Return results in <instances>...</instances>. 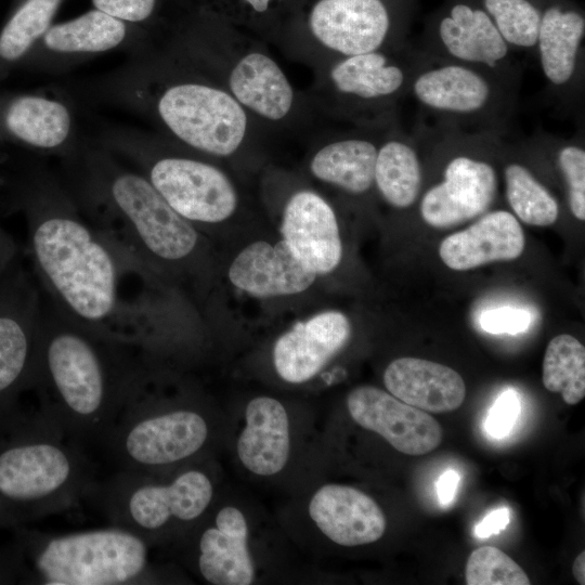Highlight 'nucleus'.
I'll return each mask as SVG.
<instances>
[{
	"label": "nucleus",
	"mask_w": 585,
	"mask_h": 585,
	"mask_svg": "<svg viewBox=\"0 0 585 585\" xmlns=\"http://www.w3.org/2000/svg\"><path fill=\"white\" fill-rule=\"evenodd\" d=\"M504 180L508 204L522 222L535 226L556 222L557 199L528 167L517 161L507 164Z\"/></svg>",
	"instance_id": "33"
},
{
	"label": "nucleus",
	"mask_w": 585,
	"mask_h": 585,
	"mask_svg": "<svg viewBox=\"0 0 585 585\" xmlns=\"http://www.w3.org/2000/svg\"><path fill=\"white\" fill-rule=\"evenodd\" d=\"M585 20L575 10L551 5L542 12L536 52L545 79L559 91L571 89L581 72Z\"/></svg>",
	"instance_id": "29"
},
{
	"label": "nucleus",
	"mask_w": 585,
	"mask_h": 585,
	"mask_svg": "<svg viewBox=\"0 0 585 585\" xmlns=\"http://www.w3.org/2000/svg\"><path fill=\"white\" fill-rule=\"evenodd\" d=\"M3 185L10 210L25 220L27 252L42 292L88 328L143 354L157 352L150 288L160 278L92 224L47 168L18 169Z\"/></svg>",
	"instance_id": "1"
},
{
	"label": "nucleus",
	"mask_w": 585,
	"mask_h": 585,
	"mask_svg": "<svg viewBox=\"0 0 585 585\" xmlns=\"http://www.w3.org/2000/svg\"><path fill=\"white\" fill-rule=\"evenodd\" d=\"M510 521V510L500 507L490 511L477 525L474 533L480 538H487L491 535L498 534Z\"/></svg>",
	"instance_id": "41"
},
{
	"label": "nucleus",
	"mask_w": 585,
	"mask_h": 585,
	"mask_svg": "<svg viewBox=\"0 0 585 585\" xmlns=\"http://www.w3.org/2000/svg\"><path fill=\"white\" fill-rule=\"evenodd\" d=\"M151 49V30L92 8L54 23L20 67L58 73L108 52L125 50L136 55Z\"/></svg>",
	"instance_id": "18"
},
{
	"label": "nucleus",
	"mask_w": 585,
	"mask_h": 585,
	"mask_svg": "<svg viewBox=\"0 0 585 585\" xmlns=\"http://www.w3.org/2000/svg\"><path fill=\"white\" fill-rule=\"evenodd\" d=\"M496 192L494 167L486 160L458 154L446 164L443 180L421 197L420 214L430 226H454L485 213Z\"/></svg>",
	"instance_id": "23"
},
{
	"label": "nucleus",
	"mask_w": 585,
	"mask_h": 585,
	"mask_svg": "<svg viewBox=\"0 0 585 585\" xmlns=\"http://www.w3.org/2000/svg\"><path fill=\"white\" fill-rule=\"evenodd\" d=\"M68 186L84 217L160 280L202 276L203 233L181 217L135 169L96 143L67 160Z\"/></svg>",
	"instance_id": "4"
},
{
	"label": "nucleus",
	"mask_w": 585,
	"mask_h": 585,
	"mask_svg": "<svg viewBox=\"0 0 585 585\" xmlns=\"http://www.w3.org/2000/svg\"><path fill=\"white\" fill-rule=\"evenodd\" d=\"M99 92L170 141L220 162L252 151L265 136L222 86L164 47L136 54L106 76Z\"/></svg>",
	"instance_id": "3"
},
{
	"label": "nucleus",
	"mask_w": 585,
	"mask_h": 585,
	"mask_svg": "<svg viewBox=\"0 0 585 585\" xmlns=\"http://www.w3.org/2000/svg\"><path fill=\"white\" fill-rule=\"evenodd\" d=\"M252 502L221 487L207 514L172 549L210 585H251L276 572L284 535Z\"/></svg>",
	"instance_id": "12"
},
{
	"label": "nucleus",
	"mask_w": 585,
	"mask_h": 585,
	"mask_svg": "<svg viewBox=\"0 0 585 585\" xmlns=\"http://www.w3.org/2000/svg\"><path fill=\"white\" fill-rule=\"evenodd\" d=\"M26 567L17 544L0 546V585L24 584Z\"/></svg>",
	"instance_id": "40"
},
{
	"label": "nucleus",
	"mask_w": 585,
	"mask_h": 585,
	"mask_svg": "<svg viewBox=\"0 0 585 585\" xmlns=\"http://www.w3.org/2000/svg\"><path fill=\"white\" fill-rule=\"evenodd\" d=\"M87 451L39 410H21L0 431V529L86 502L99 479Z\"/></svg>",
	"instance_id": "6"
},
{
	"label": "nucleus",
	"mask_w": 585,
	"mask_h": 585,
	"mask_svg": "<svg viewBox=\"0 0 585 585\" xmlns=\"http://www.w3.org/2000/svg\"><path fill=\"white\" fill-rule=\"evenodd\" d=\"M351 323L337 310H325L296 322L277 336L271 347V366L288 386L314 381L346 348Z\"/></svg>",
	"instance_id": "20"
},
{
	"label": "nucleus",
	"mask_w": 585,
	"mask_h": 585,
	"mask_svg": "<svg viewBox=\"0 0 585 585\" xmlns=\"http://www.w3.org/2000/svg\"><path fill=\"white\" fill-rule=\"evenodd\" d=\"M529 311L512 307H502L484 311L480 317L483 330L491 334H518L528 329L531 323Z\"/></svg>",
	"instance_id": "39"
},
{
	"label": "nucleus",
	"mask_w": 585,
	"mask_h": 585,
	"mask_svg": "<svg viewBox=\"0 0 585 585\" xmlns=\"http://www.w3.org/2000/svg\"><path fill=\"white\" fill-rule=\"evenodd\" d=\"M248 480L295 494L321 474V429L313 414L266 393L227 417L225 442Z\"/></svg>",
	"instance_id": "11"
},
{
	"label": "nucleus",
	"mask_w": 585,
	"mask_h": 585,
	"mask_svg": "<svg viewBox=\"0 0 585 585\" xmlns=\"http://www.w3.org/2000/svg\"><path fill=\"white\" fill-rule=\"evenodd\" d=\"M521 411L519 394L514 389L502 392L489 410L484 429L493 438L509 434Z\"/></svg>",
	"instance_id": "38"
},
{
	"label": "nucleus",
	"mask_w": 585,
	"mask_h": 585,
	"mask_svg": "<svg viewBox=\"0 0 585 585\" xmlns=\"http://www.w3.org/2000/svg\"><path fill=\"white\" fill-rule=\"evenodd\" d=\"M468 585H529L524 570L507 554L493 546L474 549L465 569Z\"/></svg>",
	"instance_id": "35"
},
{
	"label": "nucleus",
	"mask_w": 585,
	"mask_h": 585,
	"mask_svg": "<svg viewBox=\"0 0 585 585\" xmlns=\"http://www.w3.org/2000/svg\"><path fill=\"white\" fill-rule=\"evenodd\" d=\"M26 567L24 584L128 585L170 581L150 559L152 547L116 526L51 534L21 526L12 530Z\"/></svg>",
	"instance_id": "10"
},
{
	"label": "nucleus",
	"mask_w": 585,
	"mask_h": 585,
	"mask_svg": "<svg viewBox=\"0 0 585 585\" xmlns=\"http://www.w3.org/2000/svg\"><path fill=\"white\" fill-rule=\"evenodd\" d=\"M226 276L233 287L257 299L299 295L318 277L295 257L282 238L258 239L246 245L229 264Z\"/></svg>",
	"instance_id": "25"
},
{
	"label": "nucleus",
	"mask_w": 585,
	"mask_h": 585,
	"mask_svg": "<svg viewBox=\"0 0 585 585\" xmlns=\"http://www.w3.org/2000/svg\"><path fill=\"white\" fill-rule=\"evenodd\" d=\"M459 480V473L452 469L446 470L440 476L437 482V493L442 506L450 505L453 502Z\"/></svg>",
	"instance_id": "42"
},
{
	"label": "nucleus",
	"mask_w": 585,
	"mask_h": 585,
	"mask_svg": "<svg viewBox=\"0 0 585 585\" xmlns=\"http://www.w3.org/2000/svg\"><path fill=\"white\" fill-rule=\"evenodd\" d=\"M40 308L39 284L18 256L0 276V431L29 390Z\"/></svg>",
	"instance_id": "17"
},
{
	"label": "nucleus",
	"mask_w": 585,
	"mask_h": 585,
	"mask_svg": "<svg viewBox=\"0 0 585 585\" xmlns=\"http://www.w3.org/2000/svg\"><path fill=\"white\" fill-rule=\"evenodd\" d=\"M145 360L134 348L62 312L41 290L28 391L38 410L70 440L100 446L114 426Z\"/></svg>",
	"instance_id": "2"
},
{
	"label": "nucleus",
	"mask_w": 585,
	"mask_h": 585,
	"mask_svg": "<svg viewBox=\"0 0 585 585\" xmlns=\"http://www.w3.org/2000/svg\"><path fill=\"white\" fill-rule=\"evenodd\" d=\"M20 256V249L9 232L0 225V276Z\"/></svg>",
	"instance_id": "43"
},
{
	"label": "nucleus",
	"mask_w": 585,
	"mask_h": 585,
	"mask_svg": "<svg viewBox=\"0 0 585 585\" xmlns=\"http://www.w3.org/2000/svg\"><path fill=\"white\" fill-rule=\"evenodd\" d=\"M483 9L511 49H535L542 11L530 0H483Z\"/></svg>",
	"instance_id": "34"
},
{
	"label": "nucleus",
	"mask_w": 585,
	"mask_h": 585,
	"mask_svg": "<svg viewBox=\"0 0 585 585\" xmlns=\"http://www.w3.org/2000/svg\"><path fill=\"white\" fill-rule=\"evenodd\" d=\"M572 573L578 584H585V552L577 555L572 563Z\"/></svg>",
	"instance_id": "45"
},
{
	"label": "nucleus",
	"mask_w": 585,
	"mask_h": 585,
	"mask_svg": "<svg viewBox=\"0 0 585 585\" xmlns=\"http://www.w3.org/2000/svg\"><path fill=\"white\" fill-rule=\"evenodd\" d=\"M422 55L401 46L328 61L313 68L315 79L306 96L327 118L389 127Z\"/></svg>",
	"instance_id": "13"
},
{
	"label": "nucleus",
	"mask_w": 585,
	"mask_h": 585,
	"mask_svg": "<svg viewBox=\"0 0 585 585\" xmlns=\"http://www.w3.org/2000/svg\"><path fill=\"white\" fill-rule=\"evenodd\" d=\"M307 34L282 49L312 68L328 61L401 47L384 0H316L307 16Z\"/></svg>",
	"instance_id": "16"
},
{
	"label": "nucleus",
	"mask_w": 585,
	"mask_h": 585,
	"mask_svg": "<svg viewBox=\"0 0 585 585\" xmlns=\"http://www.w3.org/2000/svg\"><path fill=\"white\" fill-rule=\"evenodd\" d=\"M165 364L145 363L100 446L115 470L166 474L214 457L227 416Z\"/></svg>",
	"instance_id": "5"
},
{
	"label": "nucleus",
	"mask_w": 585,
	"mask_h": 585,
	"mask_svg": "<svg viewBox=\"0 0 585 585\" xmlns=\"http://www.w3.org/2000/svg\"><path fill=\"white\" fill-rule=\"evenodd\" d=\"M0 142L66 160L74 158L81 145L73 107L48 92L0 91Z\"/></svg>",
	"instance_id": "19"
},
{
	"label": "nucleus",
	"mask_w": 585,
	"mask_h": 585,
	"mask_svg": "<svg viewBox=\"0 0 585 585\" xmlns=\"http://www.w3.org/2000/svg\"><path fill=\"white\" fill-rule=\"evenodd\" d=\"M543 385L560 393L569 405L584 399L585 348L575 337L562 334L549 341L543 360Z\"/></svg>",
	"instance_id": "32"
},
{
	"label": "nucleus",
	"mask_w": 585,
	"mask_h": 585,
	"mask_svg": "<svg viewBox=\"0 0 585 585\" xmlns=\"http://www.w3.org/2000/svg\"><path fill=\"white\" fill-rule=\"evenodd\" d=\"M386 128L356 127L335 133L313 146L307 170L315 181L350 195L374 187L378 146Z\"/></svg>",
	"instance_id": "26"
},
{
	"label": "nucleus",
	"mask_w": 585,
	"mask_h": 585,
	"mask_svg": "<svg viewBox=\"0 0 585 585\" xmlns=\"http://www.w3.org/2000/svg\"><path fill=\"white\" fill-rule=\"evenodd\" d=\"M280 231L295 257L317 276L335 271L342 242L334 207L318 191L300 186L282 205Z\"/></svg>",
	"instance_id": "22"
},
{
	"label": "nucleus",
	"mask_w": 585,
	"mask_h": 585,
	"mask_svg": "<svg viewBox=\"0 0 585 585\" xmlns=\"http://www.w3.org/2000/svg\"><path fill=\"white\" fill-rule=\"evenodd\" d=\"M242 4L246 5L250 13L256 15L266 14L271 4L275 0H238Z\"/></svg>",
	"instance_id": "44"
},
{
	"label": "nucleus",
	"mask_w": 585,
	"mask_h": 585,
	"mask_svg": "<svg viewBox=\"0 0 585 585\" xmlns=\"http://www.w3.org/2000/svg\"><path fill=\"white\" fill-rule=\"evenodd\" d=\"M557 161L567 185L570 210L577 220L584 221L585 150L580 144H564L558 151Z\"/></svg>",
	"instance_id": "36"
},
{
	"label": "nucleus",
	"mask_w": 585,
	"mask_h": 585,
	"mask_svg": "<svg viewBox=\"0 0 585 585\" xmlns=\"http://www.w3.org/2000/svg\"><path fill=\"white\" fill-rule=\"evenodd\" d=\"M430 56L511 77L512 49L484 9L453 4L437 25Z\"/></svg>",
	"instance_id": "24"
},
{
	"label": "nucleus",
	"mask_w": 585,
	"mask_h": 585,
	"mask_svg": "<svg viewBox=\"0 0 585 585\" xmlns=\"http://www.w3.org/2000/svg\"><path fill=\"white\" fill-rule=\"evenodd\" d=\"M422 171L418 153L407 135L388 127L380 139L374 186L391 207L405 209L419 196Z\"/></svg>",
	"instance_id": "30"
},
{
	"label": "nucleus",
	"mask_w": 585,
	"mask_h": 585,
	"mask_svg": "<svg viewBox=\"0 0 585 585\" xmlns=\"http://www.w3.org/2000/svg\"><path fill=\"white\" fill-rule=\"evenodd\" d=\"M524 234L516 217L505 210L483 214L466 230L445 237L439 247L441 260L455 271H468L495 261L519 258Z\"/></svg>",
	"instance_id": "27"
},
{
	"label": "nucleus",
	"mask_w": 585,
	"mask_h": 585,
	"mask_svg": "<svg viewBox=\"0 0 585 585\" xmlns=\"http://www.w3.org/2000/svg\"><path fill=\"white\" fill-rule=\"evenodd\" d=\"M382 381L399 400L430 413L457 410L466 398V385L453 368L432 361L404 356L391 361Z\"/></svg>",
	"instance_id": "28"
},
{
	"label": "nucleus",
	"mask_w": 585,
	"mask_h": 585,
	"mask_svg": "<svg viewBox=\"0 0 585 585\" xmlns=\"http://www.w3.org/2000/svg\"><path fill=\"white\" fill-rule=\"evenodd\" d=\"M510 82L509 76L424 54L408 91L450 130L474 125L480 133H494L492 126L511 104Z\"/></svg>",
	"instance_id": "15"
},
{
	"label": "nucleus",
	"mask_w": 585,
	"mask_h": 585,
	"mask_svg": "<svg viewBox=\"0 0 585 585\" xmlns=\"http://www.w3.org/2000/svg\"><path fill=\"white\" fill-rule=\"evenodd\" d=\"M346 411L356 426L406 455L430 453L442 442V427L430 414L375 386L353 388L347 394Z\"/></svg>",
	"instance_id": "21"
},
{
	"label": "nucleus",
	"mask_w": 585,
	"mask_h": 585,
	"mask_svg": "<svg viewBox=\"0 0 585 585\" xmlns=\"http://www.w3.org/2000/svg\"><path fill=\"white\" fill-rule=\"evenodd\" d=\"M67 0H13L0 28V81L18 68Z\"/></svg>",
	"instance_id": "31"
},
{
	"label": "nucleus",
	"mask_w": 585,
	"mask_h": 585,
	"mask_svg": "<svg viewBox=\"0 0 585 585\" xmlns=\"http://www.w3.org/2000/svg\"><path fill=\"white\" fill-rule=\"evenodd\" d=\"M92 8L152 30L165 0H89Z\"/></svg>",
	"instance_id": "37"
},
{
	"label": "nucleus",
	"mask_w": 585,
	"mask_h": 585,
	"mask_svg": "<svg viewBox=\"0 0 585 585\" xmlns=\"http://www.w3.org/2000/svg\"><path fill=\"white\" fill-rule=\"evenodd\" d=\"M320 476L295 493L282 524L285 534L315 551L324 543L351 548L381 540L387 518L376 499L354 485L322 481Z\"/></svg>",
	"instance_id": "14"
},
{
	"label": "nucleus",
	"mask_w": 585,
	"mask_h": 585,
	"mask_svg": "<svg viewBox=\"0 0 585 585\" xmlns=\"http://www.w3.org/2000/svg\"><path fill=\"white\" fill-rule=\"evenodd\" d=\"M164 48L222 86L265 134L294 130L313 110L268 47L230 36L204 6L173 29Z\"/></svg>",
	"instance_id": "7"
},
{
	"label": "nucleus",
	"mask_w": 585,
	"mask_h": 585,
	"mask_svg": "<svg viewBox=\"0 0 585 585\" xmlns=\"http://www.w3.org/2000/svg\"><path fill=\"white\" fill-rule=\"evenodd\" d=\"M221 487L212 457L166 474L115 470L98 479L86 502L152 548H172L207 514Z\"/></svg>",
	"instance_id": "8"
},
{
	"label": "nucleus",
	"mask_w": 585,
	"mask_h": 585,
	"mask_svg": "<svg viewBox=\"0 0 585 585\" xmlns=\"http://www.w3.org/2000/svg\"><path fill=\"white\" fill-rule=\"evenodd\" d=\"M98 143L141 173L200 232L230 221L240 209L239 188L220 161L157 132L109 128Z\"/></svg>",
	"instance_id": "9"
}]
</instances>
